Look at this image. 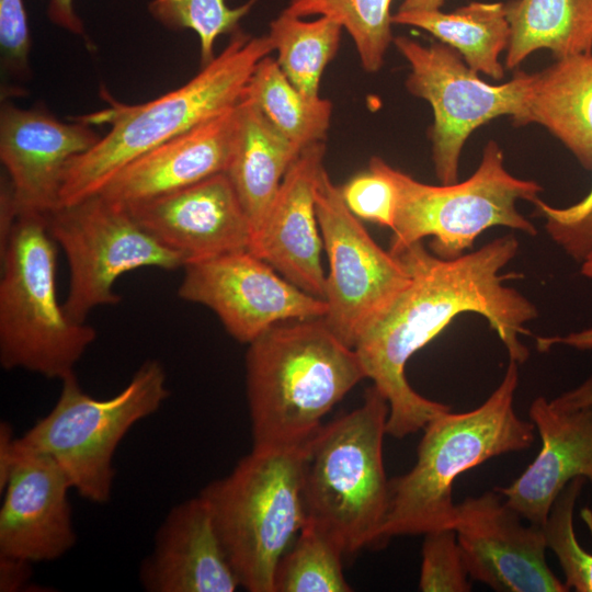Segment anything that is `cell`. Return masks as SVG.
Here are the masks:
<instances>
[{
	"label": "cell",
	"instance_id": "f1b7e54d",
	"mask_svg": "<svg viewBox=\"0 0 592 592\" xmlns=\"http://www.w3.org/2000/svg\"><path fill=\"white\" fill-rule=\"evenodd\" d=\"M340 546L316 526L304 523L281 558L274 578L275 592H350Z\"/></svg>",
	"mask_w": 592,
	"mask_h": 592
},
{
	"label": "cell",
	"instance_id": "7402d4cb",
	"mask_svg": "<svg viewBox=\"0 0 592 592\" xmlns=\"http://www.w3.org/2000/svg\"><path fill=\"white\" fill-rule=\"evenodd\" d=\"M236 143L227 174L254 234L301 148L285 138L248 99L237 105ZM253 238V237H252Z\"/></svg>",
	"mask_w": 592,
	"mask_h": 592
},
{
	"label": "cell",
	"instance_id": "836d02e7",
	"mask_svg": "<svg viewBox=\"0 0 592 592\" xmlns=\"http://www.w3.org/2000/svg\"><path fill=\"white\" fill-rule=\"evenodd\" d=\"M533 204L545 218V229L554 242L582 263L592 252V189L585 197L568 207H554L540 198Z\"/></svg>",
	"mask_w": 592,
	"mask_h": 592
},
{
	"label": "cell",
	"instance_id": "277c9868",
	"mask_svg": "<svg viewBox=\"0 0 592 592\" xmlns=\"http://www.w3.org/2000/svg\"><path fill=\"white\" fill-rule=\"evenodd\" d=\"M517 385L519 363L510 358L501 383L483 403L467 412L444 411L426 423L414 466L389 481L382 544L395 536L453 528L456 478L490 458L532 445L535 426L513 408Z\"/></svg>",
	"mask_w": 592,
	"mask_h": 592
},
{
	"label": "cell",
	"instance_id": "83f0119b",
	"mask_svg": "<svg viewBox=\"0 0 592 592\" xmlns=\"http://www.w3.org/2000/svg\"><path fill=\"white\" fill-rule=\"evenodd\" d=\"M392 0H289L285 11L298 16H327L350 34L362 67L377 72L392 43Z\"/></svg>",
	"mask_w": 592,
	"mask_h": 592
},
{
	"label": "cell",
	"instance_id": "60d3db41",
	"mask_svg": "<svg viewBox=\"0 0 592 592\" xmlns=\"http://www.w3.org/2000/svg\"><path fill=\"white\" fill-rule=\"evenodd\" d=\"M443 4L444 0H403L398 11H434Z\"/></svg>",
	"mask_w": 592,
	"mask_h": 592
},
{
	"label": "cell",
	"instance_id": "7c38bea8",
	"mask_svg": "<svg viewBox=\"0 0 592 592\" xmlns=\"http://www.w3.org/2000/svg\"><path fill=\"white\" fill-rule=\"evenodd\" d=\"M316 212L329 262L323 316L350 348L410 283L400 257L384 250L345 205L326 168L316 187Z\"/></svg>",
	"mask_w": 592,
	"mask_h": 592
},
{
	"label": "cell",
	"instance_id": "ac0fdd59",
	"mask_svg": "<svg viewBox=\"0 0 592 592\" xmlns=\"http://www.w3.org/2000/svg\"><path fill=\"white\" fill-rule=\"evenodd\" d=\"M15 453L2 491L0 555L32 563L54 561L77 543L68 498L70 481L52 457L16 445Z\"/></svg>",
	"mask_w": 592,
	"mask_h": 592
},
{
	"label": "cell",
	"instance_id": "8fae6325",
	"mask_svg": "<svg viewBox=\"0 0 592 592\" xmlns=\"http://www.w3.org/2000/svg\"><path fill=\"white\" fill-rule=\"evenodd\" d=\"M392 43L410 66L408 91L432 107L434 119L429 136L441 184L458 182L463 147L478 127L503 115L524 125L534 73L517 71L510 81L491 84L441 42L423 45L396 36Z\"/></svg>",
	"mask_w": 592,
	"mask_h": 592
},
{
	"label": "cell",
	"instance_id": "ba28073f",
	"mask_svg": "<svg viewBox=\"0 0 592 592\" xmlns=\"http://www.w3.org/2000/svg\"><path fill=\"white\" fill-rule=\"evenodd\" d=\"M169 396L167 373L158 360L145 361L129 383L107 399L88 395L72 373L61 379L53 409L16 437L15 445L52 457L80 497L104 504L112 497L118 444Z\"/></svg>",
	"mask_w": 592,
	"mask_h": 592
},
{
	"label": "cell",
	"instance_id": "9a60e30c",
	"mask_svg": "<svg viewBox=\"0 0 592 592\" xmlns=\"http://www.w3.org/2000/svg\"><path fill=\"white\" fill-rule=\"evenodd\" d=\"M528 414L540 437L539 452L497 492L525 521L542 526L569 481L582 477L592 482V376L551 400L535 398Z\"/></svg>",
	"mask_w": 592,
	"mask_h": 592
},
{
	"label": "cell",
	"instance_id": "d6a6232c",
	"mask_svg": "<svg viewBox=\"0 0 592 592\" xmlns=\"http://www.w3.org/2000/svg\"><path fill=\"white\" fill-rule=\"evenodd\" d=\"M340 191L345 205L357 218L392 229L397 190L383 170L379 157H372L368 170L354 175Z\"/></svg>",
	"mask_w": 592,
	"mask_h": 592
},
{
	"label": "cell",
	"instance_id": "ab89813d",
	"mask_svg": "<svg viewBox=\"0 0 592 592\" xmlns=\"http://www.w3.org/2000/svg\"><path fill=\"white\" fill-rule=\"evenodd\" d=\"M15 440L12 426L7 421L0 423V491L4 490L15 463Z\"/></svg>",
	"mask_w": 592,
	"mask_h": 592
},
{
	"label": "cell",
	"instance_id": "6da1fadb",
	"mask_svg": "<svg viewBox=\"0 0 592 592\" xmlns=\"http://www.w3.org/2000/svg\"><path fill=\"white\" fill-rule=\"evenodd\" d=\"M519 241L513 235L496 238L473 252L443 259L422 241L399 255L410 272V283L358 338L354 349L366 378L389 405L387 434L403 439L423 429L449 406L418 394L405 374L411 356L439 335L455 317L473 312L486 318L509 356L523 363L530 335L525 325L538 316L535 305L505 285L517 273H501L515 258Z\"/></svg>",
	"mask_w": 592,
	"mask_h": 592
},
{
	"label": "cell",
	"instance_id": "d590c367",
	"mask_svg": "<svg viewBox=\"0 0 592 592\" xmlns=\"http://www.w3.org/2000/svg\"><path fill=\"white\" fill-rule=\"evenodd\" d=\"M18 219V205L10 180L5 175L0 182V258L8 248Z\"/></svg>",
	"mask_w": 592,
	"mask_h": 592
},
{
	"label": "cell",
	"instance_id": "484cf974",
	"mask_svg": "<svg viewBox=\"0 0 592 592\" xmlns=\"http://www.w3.org/2000/svg\"><path fill=\"white\" fill-rule=\"evenodd\" d=\"M243 99L254 103L275 129L301 149L323 141L327 136L331 101L304 95L270 55L258 64Z\"/></svg>",
	"mask_w": 592,
	"mask_h": 592
},
{
	"label": "cell",
	"instance_id": "e575fe53",
	"mask_svg": "<svg viewBox=\"0 0 592 592\" xmlns=\"http://www.w3.org/2000/svg\"><path fill=\"white\" fill-rule=\"evenodd\" d=\"M0 46L5 71L24 79L30 71L31 36L23 0H0Z\"/></svg>",
	"mask_w": 592,
	"mask_h": 592
},
{
	"label": "cell",
	"instance_id": "5bb4252c",
	"mask_svg": "<svg viewBox=\"0 0 592 592\" xmlns=\"http://www.w3.org/2000/svg\"><path fill=\"white\" fill-rule=\"evenodd\" d=\"M523 517L494 491L456 504L454 531L468 576L499 592H566L546 561L542 526Z\"/></svg>",
	"mask_w": 592,
	"mask_h": 592
},
{
	"label": "cell",
	"instance_id": "2e32d148",
	"mask_svg": "<svg viewBox=\"0 0 592 592\" xmlns=\"http://www.w3.org/2000/svg\"><path fill=\"white\" fill-rule=\"evenodd\" d=\"M92 125L65 123L42 107L4 103L0 111V160L20 215L47 217L59 206L66 169L100 136Z\"/></svg>",
	"mask_w": 592,
	"mask_h": 592
},
{
	"label": "cell",
	"instance_id": "4dcf8cb0",
	"mask_svg": "<svg viewBox=\"0 0 592 592\" xmlns=\"http://www.w3.org/2000/svg\"><path fill=\"white\" fill-rule=\"evenodd\" d=\"M584 481L579 477L568 482L542 525L547 548L554 551L563 571L565 585L577 592H592V554L580 546L573 530V510Z\"/></svg>",
	"mask_w": 592,
	"mask_h": 592
},
{
	"label": "cell",
	"instance_id": "7a4b0ae2",
	"mask_svg": "<svg viewBox=\"0 0 592 592\" xmlns=\"http://www.w3.org/2000/svg\"><path fill=\"white\" fill-rule=\"evenodd\" d=\"M366 374L323 317L278 322L249 343L246 385L252 449L304 446Z\"/></svg>",
	"mask_w": 592,
	"mask_h": 592
},
{
	"label": "cell",
	"instance_id": "603a6c76",
	"mask_svg": "<svg viewBox=\"0 0 592 592\" xmlns=\"http://www.w3.org/2000/svg\"><path fill=\"white\" fill-rule=\"evenodd\" d=\"M538 124L592 170V53L534 73L524 125Z\"/></svg>",
	"mask_w": 592,
	"mask_h": 592
},
{
	"label": "cell",
	"instance_id": "74e56055",
	"mask_svg": "<svg viewBox=\"0 0 592 592\" xmlns=\"http://www.w3.org/2000/svg\"><path fill=\"white\" fill-rule=\"evenodd\" d=\"M581 274L592 278V252L581 263ZM536 343L540 352L547 351L556 344H566L578 350H592V328L572 332L566 337L537 338Z\"/></svg>",
	"mask_w": 592,
	"mask_h": 592
},
{
	"label": "cell",
	"instance_id": "f546056e",
	"mask_svg": "<svg viewBox=\"0 0 592 592\" xmlns=\"http://www.w3.org/2000/svg\"><path fill=\"white\" fill-rule=\"evenodd\" d=\"M258 0H249L237 8L226 0H152L151 15L170 30H191L200 39L201 67L210 62L216 39L239 30L240 20Z\"/></svg>",
	"mask_w": 592,
	"mask_h": 592
},
{
	"label": "cell",
	"instance_id": "44dd1931",
	"mask_svg": "<svg viewBox=\"0 0 592 592\" xmlns=\"http://www.w3.org/2000/svg\"><path fill=\"white\" fill-rule=\"evenodd\" d=\"M237 106L137 157L98 193L129 206L227 172L235 149Z\"/></svg>",
	"mask_w": 592,
	"mask_h": 592
},
{
	"label": "cell",
	"instance_id": "8d00e7d4",
	"mask_svg": "<svg viewBox=\"0 0 592 592\" xmlns=\"http://www.w3.org/2000/svg\"><path fill=\"white\" fill-rule=\"evenodd\" d=\"M33 563L24 559L0 555V591L15 592L26 587Z\"/></svg>",
	"mask_w": 592,
	"mask_h": 592
},
{
	"label": "cell",
	"instance_id": "e0dca14e",
	"mask_svg": "<svg viewBox=\"0 0 592 592\" xmlns=\"http://www.w3.org/2000/svg\"><path fill=\"white\" fill-rule=\"evenodd\" d=\"M126 207L185 264L249 249L253 237L251 223L226 172Z\"/></svg>",
	"mask_w": 592,
	"mask_h": 592
},
{
	"label": "cell",
	"instance_id": "52a82bcc",
	"mask_svg": "<svg viewBox=\"0 0 592 592\" xmlns=\"http://www.w3.org/2000/svg\"><path fill=\"white\" fill-rule=\"evenodd\" d=\"M55 243L47 217L19 216L0 258V363L61 380L75 373L96 332L70 319L58 301Z\"/></svg>",
	"mask_w": 592,
	"mask_h": 592
},
{
	"label": "cell",
	"instance_id": "ffe728a7",
	"mask_svg": "<svg viewBox=\"0 0 592 592\" xmlns=\"http://www.w3.org/2000/svg\"><path fill=\"white\" fill-rule=\"evenodd\" d=\"M148 592H235L239 579L198 494L170 509L139 567Z\"/></svg>",
	"mask_w": 592,
	"mask_h": 592
},
{
	"label": "cell",
	"instance_id": "4fadbf2b",
	"mask_svg": "<svg viewBox=\"0 0 592 592\" xmlns=\"http://www.w3.org/2000/svg\"><path fill=\"white\" fill-rule=\"evenodd\" d=\"M178 296L213 310L227 332L251 343L272 326L323 317L327 303L301 291L249 249L183 266Z\"/></svg>",
	"mask_w": 592,
	"mask_h": 592
},
{
	"label": "cell",
	"instance_id": "1f68e13d",
	"mask_svg": "<svg viewBox=\"0 0 592 592\" xmlns=\"http://www.w3.org/2000/svg\"><path fill=\"white\" fill-rule=\"evenodd\" d=\"M419 589L423 592L470 591L468 573L454 528L424 534Z\"/></svg>",
	"mask_w": 592,
	"mask_h": 592
},
{
	"label": "cell",
	"instance_id": "30bf717a",
	"mask_svg": "<svg viewBox=\"0 0 592 592\" xmlns=\"http://www.w3.org/2000/svg\"><path fill=\"white\" fill-rule=\"evenodd\" d=\"M47 228L68 261L70 283L62 305L77 322H86L96 307L121 301L114 285L123 274L143 267L174 271L185 265L126 206L100 194L58 206L47 216Z\"/></svg>",
	"mask_w": 592,
	"mask_h": 592
},
{
	"label": "cell",
	"instance_id": "f35d334b",
	"mask_svg": "<svg viewBox=\"0 0 592 592\" xmlns=\"http://www.w3.org/2000/svg\"><path fill=\"white\" fill-rule=\"evenodd\" d=\"M47 15L55 25L76 35L84 34L83 22L75 10L73 0H48Z\"/></svg>",
	"mask_w": 592,
	"mask_h": 592
},
{
	"label": "cell",
	"instance_id": "4316f807",
	"mask_svg": "<svg viewBox=\"0 0 592 592\" xmlns=\"http://www.w3.org/2000/svg\"><path fill=\"white\" fill-rule=\"evenodd\" d=\"M342 30L330 18L303 21L285 10L270 23L267 37L277 52L280 68L309 99L320 98V79L338 53Z\"/></svg>",
	"mask_w": 592,
	"mask_h": 592
},
{
	"label": "cell",
	"instance_id": "8992f818",
	"mask_svg": "<svg viewBox=\"0 0 592 592\" xmlns=\"http://www.w3.org/2000/svg\"><path fill=\"white\" fill-rule=\"evenodd\" d=\"M305 445L252 449L200 492L240 585L250 592H275L277 565L305 523Z\"/></svg>",
	"mask_w": 592,
	"mask_h": 592
},
{
	"label": "cell",
	"instance_id": "cb8c5ba5",
	"mask_svg": "<svg viewBox=\"0 0 592 592\" xmlns=\"http://www.w3.org/2000/svg\"><path fill=\"white\" fill-rule=\"evenodd\" d=\"M505 9L508 69L538 49L550 50L557 59L592 53V0H512Z\"/></svg>",
	"mask_w": 592,
	"mask_h": 592
},
{
	"label": "cell",
	"instance_id": "3957f363",
	"mask_svg": "<svg viewBox=\"0 0 592 592\" xmlns=\"http://www.w3.org/2000/svg\"><path fill=\"white\" fill-rule=\"evenodd\" d=\"M273 50L267 35L251 36L239 29L192 79L155 100L125 104L103 90L101 95L109 106L78 119L111 128L68 164L59 206L98 194L137 157L232 110L243 99L258 64Z\"/></svg>",
	"mask_w": 592,
	"mask_h": 592
},
{
	"label": "cell",
	"instance_id": "d6986e66",
	"mask_svg": "<svg viewBox=\"0 0 592 592\" xmlns=\"http://www.w3.org/2000/svg\"><path fill=\"white\" fill-rule=\"evenodd\" d=\"M323 141L306 146L286 171L249 250L283 277L325 300L322 237L316 212V187L323 170Z\"/></svg>",
	"mask_w": 592,
	"mask_h": 592
},
{
	"label": "cell",
	"instance_id": "d4e9b609",
	"mask_svg": "<svg viewBox=\"0 0 592 592\" xmlns=\"http://www.w3.org/2000/svg\"><path fill=\"white\" fill-rule=\"evenodd\" d=\"M392 24L421 29L455 49L476 72L504 77L499 57L506 49L510 25L505 3L473 1L452 12L397 11Z\"/></svg>",
	"mask_w": 592,
	"mask_h": 592
},
{
	"label": "cell",
	"instance_id": "5b68a950",
	"mask_svg": "<svg viewBox=\"0 0 592 592\" xmlns=\"http://www.w3.org/2000/svg\"><path fill=\"white\" fill-rule=\"evenodd\" d=\"M388 414V401L373 385L358 408L322 425L304 447L305 523L331 537L344 556L382 544L389 504L383 458Z\"/></svg>",
	"mask_w": 592,
	"mask_h": 592
},
{
	"label": "cell",
	"instance_id": "9c48e42d",
	"mask_svg": "<svg viewBox=\"0 0 592 592\" xmlns=\"http://www.w3.org/2000/svg\"><path fill=\"white\" fill-rule=\"evenodd\" d=\"M379 161L397 190L389 247L395 255L431 237V252L455 259L466 253L482 231L497 226L537 235L536 227L517 210L516 202L534 203L543 187L536 181L512 175L493 140L485 146L476 171L467 180L452 184H425L380 157Z\"/></svg>",
	"mask_w": 592,
	"mask_h": 592
}]
</instances>
